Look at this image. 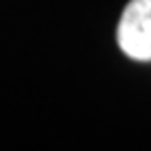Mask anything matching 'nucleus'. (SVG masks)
Returning a JSON list of instances; mask_svg holds the SVG:
<instances>
[{"mask_svg": "<svg viewBox=\"0 0 151 151\" xmlns=\"http://www.w3.org/2000/svg\"><path fill=\"white\" fill-rule=\"evenodd\" d=\"M118 44L130 59L151 61V0L126 4L118 25Z\"/></svg>", "mask_w": 151, "mask_h": 151, "instance_id": "1", "label": "nucleus"}]
</instances>
